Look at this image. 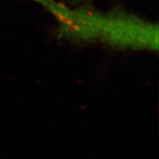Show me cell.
I'll return each instance as SVG.
<instances>
[{
  "label": "cell",
  "instance_id": "obj_1",
  "mask_svg": "<svg viewBox=\"0 0 159 159\" xmlns=\"http://www.w3.org/2000/svg\"><path fill=\"white\" fill-rule=\"evenodd\" d=\"M98 39L116 47L157 49L158 25L119 9L100 12Z\"/></svg>",
  "mask_w": 159,
  "mask_h": 159
},
{
  "label": "cell",
  "instance_id": "obj_2",
  "mask_svg": "<svg viewBox=\"0 0 159 159\" xmlns=\"http://www.w3.org/2000/svg\"><path fill=\"white\" fill-rule=\"evenodd\" d=\"M66 1H68L69 3L71 4H79L84 1H86V0H66Z\"/></svg>",
  "mask_w": 159,
  "mask_h": 159
}]
</instances>
